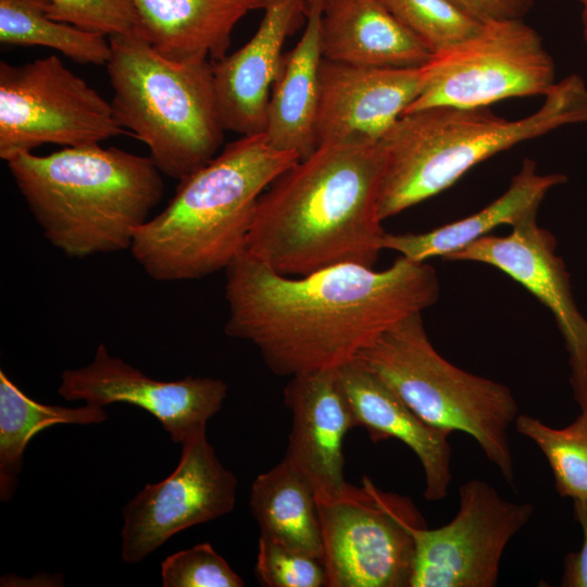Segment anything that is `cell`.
Returning a JSON list of instances; mask_svg holds the SVG:
<instances>
[{
    "mask_svg": "<svg viewBox=\"0 0 587 587\" xmlns=\"http://www.w3.org/2000/svg\"><path fill=\"white\" fill-rule=\"evenodd\" d=\"M225 333L251 342L265 365L295 377L337 370L439 297L436 271L402 255L383 271L342 263L287 276L242 252L226 268Z\"/></svg>",
    "mask_w": 587,
    "mask_h": 587,
    "instance_id": "6da1fadb",
    "label": "cell"
},
{
    "mask_svg": "<svg viewBox=\"0 0 587 587\" xmlns=\"http://www.w3.org/2000/svg\"><path fill=\"white\" fill-rule=\"evenodd\" d=\"M385 166L380 141L320 145L260 196L245 252L287 276L342 263L373 267L386 233Z\"/></svg>",
    "mask_w": 587,
    "mask_h": 587,
    "instance_id": "7a4b0ae2",
    "label": "cell"
},
{
    "mask_svg": "<svg viewBox=\"0 0 587 587\" xmlns=\"http://www.w3.org/2000/svg\"><path fill=\"white\" fill-rule=\"evenodd\" d=\"M298 161L272 147L264 133L229 142L180 179L168 204L137 229L134 259L159 282L226 270L246 249L260 196Z\"/></svg>",
    "mask_w": 587,
    "mask_h": 587,
    "instance_id": "3957f363",
    "label": "cell"
},
{
    "mask_svg": "<svg viewBox=\"0 0 587 587\" xmlns=\"http://www.w3.org/2000/svg\"><path fill=\"white\" fill-rule=\"evenodd\" d=\"M7 164L45 237L72 258L130 249L164 192L149 157L100 143L23 153Z\"/></svg>",
    "mask_w": 587,
    "mask_h": 587,
    "instance_id": "277c9868",
    "label": "cell"
},
{
    "mask_svg": "<svg viewBox=\"0 0 587 587\" xmlns=\"http://www.w3.org/2000/svg\"><path fill=\"white\" fill-rule=\"evenodd\" d=\"M587 122V86L571 74L534 113L507 120L488 107L436 105L404 113L380 142L386 152L382 221L451 187L476 164L559 127Z\"/></svg>",
    "mask_w": 587,
    "mask_h": 587,
    "instance_id": "5b68a950",
    "label": "cell"
},
{
    "mask_svg": "<svg viewBox=\"0 0 587 587\" xmlns=\"http://www.w3.org/2000/svg\"><path fill=\"white\" fill-rule=\"evenodd\" d=\"M104 65L121 126L142 141L161 173L183 179L212 160L224 127L212 62H176L159 53L137 30L109 37Z\"/></svg>",
    "mask_w": 587,
    "mask_h": 587,
    "instance_id": "8992f818",
    "label": "cell"
},
{
    "mask_svg": "<svg viewBox=\"0 0 587 587\" xmlns=\"http://www.w3.org/2000/svg\"><path fill=\"white\" fill-rule=\"evenodd\" d=\"M355 359L429 425L449 435L460 430L472 436L504 480L513 484L508 432L517 403L511 389L446 360L432 345L422 313L386 330Z\"/></svg>",
    "mask_w": 587,
    "mask_h": 587,
    "instance_id": "52a82bcc",
    "label": "cell"
},
{
    "mask_svg": "<svg viewBox=\"0 0 587 587\" xmlns=\"http://www.w3.org/2000/svg\"><path fill=\"white\" fill-rule=\"evenodd\" d=\"M315 499L327 587H410L412 529L426 525L410 498L364 476L361 486Z\"/></svg>",
    "mask_w": 587,
    "mask_h": 587,
    "instance_id": "ba28073f",
    "label": "cell"
},
{
    "mask_svg": "<svg viewBox=\"0 0 587 587\" xmlns=\"http://www.w3.org/2000/svg\"><path fill=\"white\" fill-rule=\"evenodd\" d=\"M125 134L111 103L57 55L0 62V158L5 162L48 143L96 145Z\"/></svg>",
    "mask_w": 587,
    "mask_h": 587,
    "instance_id": "9c48e42d",
    "label": "cell"
},
{
    "mask_svg": "<svg viewBox=\"0 0 587 587\" xmlns=\"http://www.w3.org/2000/svg\"><path fill=\"white\" fill-rule=\"evenodd\" d=\"M422 70V91L405 113L546 96L557 84L540 35L522 18L483 23L475 35L433 54Z\"/></svg>",
    "mask_w": 587,
    "mask_h": 587,
    "instance_id": "30bf717a",
    "label": "cell"
},
{
    "mask_svg": "<svg viewBox=\"0 0 587 587\" xmlns=\"http://www.w3.org/2000/svg\"><path fill=\"white\" fill-rule=\"evenodd\" d=\"M534 505L512 502L487 482L459 487V510L441 527L412 529L410 587H494L510 540L528 523Z\"/></svg>",
    "mask_w": 587,
    "mask_h": 587,
    "instance_id": "8fae6325",
    "label": "cell"
},
{
    "mask_svg": "<svg viewBox=\"0 0 587 587\" xmlns=\"http://www.w3.org/2000/svg\"><path fill=\"white\" fill-rule=\"evenodd\" d=\"M237 478L202 429L182 445L173 473L147 484L123 508L121 558L139 563L171 537L233 511Z\"/></svg>",
    "mask_w": 587,
    "mask_h": 587,
    "instance_id": "7c38bea8",
    "label": "cell"
},
{
    "mask_svg": "<svg viewBox=\"0 0 587 587\" xmlns=\"http://www.w3.org/2000/svg\"><path fill=\"white\" fill-rule=\"evenodd\" d=\"M445 260L490 265L526 288L551 312L569 353L574 400L580 410L586 409L587 319L574 299L570 274L557 253V239L537 223V213L514 225L510 234L486 235Z\"/></svg>",
    "mask_w": 587,
    "mask_h": 587,
    "instance_id": "4fadbf2b",
    "label": "cell"
},
{
    "mask_svg": "<svg viewBox=\"0 0 587 587\" xmlns=\"http://www.w3.org/2000/svg\"><path fill=\"white\" fill-rule=\"evenodd\" d=\"M58 394L65 400L105 407L128 403L152 414L175 444L183 445L202 429L223 405L227 385L222 379L187 376L163 382L150 378L100 344L87 365L65 370Z\"/></svg>",
    "mask_w": 587,
    "mask_h": 587,
    "instance_id": "5bb4252c",
    "label": "cell"
},
{
    "mask_svg": "<svg viewBox=\"0 0 587 587\" xmlns=\"http://www.w3.org/2000/svg\"><path fill=\"white\" fill-rule=\"evenodd\" d=\"M420 67L360 66L323 59L317 143L378 142L417 99Z\"/></svg>",
    "mask_w": 587,
    "mask_h": 587,
    "instance_id": "9a60e30c",
    "label": "cell"
},
{
    "mask_svg": "<svg viewBox=\"0 0 587 587\" xmlns=\"http://www.w3.org/2000/svg\"><path fill=\"white\" fill-rule=\"evenodd\" d=\"M264 11L257 32L241 48L212 62L223 127L241 136L265 130L284 45L307 18V0H274Z\"/></svg>",
    "mask_w": 587,
    "mask_h": 587,
    "instance_id": "2e32d148",
    "label": "cell"
},
{
    "mask_svg": "<svg viewBox=\"0 0 587 587\" xmlns=\"http://www.w3.org/2000/svg\"><path fill=\"white\" fill-rule=\"evenodd\" d=\"M284 403L291 413L284 459L309 482L315 496L341 490L348 484L342 444L354 426L336 370L291 377Z\"/></svg>",
    "mask_w": 587,
    "mask_h": 587,
    "instance_id": "e0dca14e",
    "label": "cell"
},
{
    "mask_svg": "<svg viewBox=\"0 0 587 587\" xmlns=\"http://www.w3.org/2000/svg\"><path fill=\"white\" fill-rule=\"evenodd\" d=\"M336 374L350 404L353 426L364 427L373 442L395 438L408 446L424 471V498L444 499L452 480L449 434L423 421L357 359L337 369Z\"/></svg>",
    "mask_w": 587,
    "mask_h": 587,
    "instance_id": "ac0fdd59",
    "label": "cell"
},
{
    "mask_svg": "<svg viewBox=\"0 0 587 587\" xmlns=\"http://www.w3.org/2000/svg\"><path fill=\"white\" fill-rule=\"evenodd\" d=\"M323 59L360 66L420 67L433 53L383 0H323Z\"/></svg>",
    "mask_w": 587,
    "mask_h": 587,
    "instance_id": "d6986e66",
    "label": "cell"
},
{
    "mask_svg": "<svg viewBox=\"0 0 587 587\" xmlns=\"http://www.w3.org/2000/svg\"><path fill=\"white\" fill-rule=\"evenodd\" d=\"M137 33L176 62L217 61L227 54L237 23L274 0H132Z\"/></svg>",
    "mask_w": 587,
    "mask_h": 587,
    "instance_id": "ffe728a7",
    "label": "cell"
},
{
    "mask_svg": "<svg viewBox=\"0 0 587 587\" xmlns=\"http://www.w3.org/2000/svg\"><path fill=\"white\" fill-rule=\"evenodd\" d=\"M323 0H307V24L292 50L284 54L273 86L264 135L277 150L299 160L319 147L316 116L320 92L321 14Z\"/></svg>",
    "mask_w": 587,
    "mask_h": 587,
    "instance_id": "44dd1931",
    "label": "cell"
},
{
    "mask_svg": "<svg viewBox=\"0 0 587 587\" xmlns=\"http://www.w3.org/2000/svg\"><path fill=\"white\" fill-rule=\"evenodd\" d=\"M536 163L525 159L507 190L496 200L466 217L423 233H385L383 250H392L414 262L440 257L445 260L502 225L513 227L538 212L553 188L566 182L560 173L539 174Z\"/></svg>",
    "mask_w": 587,
    "mask_h": 587,
    "instance_id": "7402d4cb",
    "label": "cell"
},
{
    "mask_svg": "<svg viewBox=\"0 0 587 587\" xmlns=\"http://www.w3.org/2000/svg\"><path fill=\"white\" fill-rule=\"evenodd\" d=\"M249 507L260 536L323 560L315 492L285 459L255 477Z\"/></svg>",
    "mask_w": 587,
    "mask_h": 587,
    "instance_id": "603a6c76",
    "label": "cell"
},
{
    "mask_svg": "<svg viewBox=\"0 0 587 587\" xmlns=\"http://www.w3.org/2000/svg\"><path fill=\"white\" fill-rule=\"evenodd\" d=\"M108 419L103 407L79 408L43 404L28 397L0 370V499L13 498L23 469L25 449L45 428L58 424H100Z\"/></svg>",
    "mask_w": 587,
    "mask_h": 587,
    "instance_id": "cb8c5ba5",
    "label": "cell"
},
{
    "mask_svg": "<svg viewBox=\"0 0 587 587\" xmlns=\"http://www.w3.org/2000/svg\"><path fill=\"white\" fill-rule=\"evenodd\" d=\"M48 0H0V42L54 49L80 64L105 65L110 58L107 36L51 20Z\"/></svg>",
    "mask_w": 587,
    "mask_h": 587,
    "instance_id": "d4e9b609",
    "label": "cell"
},
{
    "mask_svg": "<svg viewBox=\"0 0 587 587\" xmlns=\"http://www.w3.org/2000/svg\"><path fill=\"white\" fill-rule=\"evenodd\" d=\"M516 430L534 441L546 457L561 497L587 501V408L563 428H553L540 420L521 414Z\"/></svg>",
    "mask_w": 587,
    "mask_h": 587,
    "instance_id": "484cf974",
    "label": "cell"
},
{
    "mask_svg": "<svg viewBox=\"0 0 587 587\" xmlns=\"http://www.w3.org/2000/svg\"><path fill=\"white\" fill-rule=\"evenodd\" d=\"M435 54L475 35L483 23L450 0H383Z\"/></svg>",
    "mask_w": 587,
    "mask_h": 587,
    "instance_id": "4316f807",
    "label": "cell"
},
{
    "mask_svg": "<svg viewBox=\"0 0 587 587\" xmlns=\"http://www.w3.org/2000/svg\"><path fill=\"white\" fill-rule=\"evenodd\" d=\"M164 587H242V578L209 544L166 557L161 563Z\"/></svg>",
    "mask_w": 587,
    "mask_h": 587,
    "instance_id": "83f0119b",
    "label": "cell"
},
{
    "mask_svg": "<svg viewBox=\"0 0 587 587\" xmlns=\"http://www.w3.org/2000/svg\"><path fill=\"white\" fill-rule=\"evenodd\" d=\"M255 576L266 587H322L326 573L321 560L260 536Z\"/></svg>",
    "mask_w": 587,
    "mask_h": 587,
    "instance_id": "f1b7e54d",
    "label": "cell"
},
{
    "mask_svg": "<svg viewBox=\"0 0 587 587\" xmlns=\"http://www.w3.org/2000/svg\"><path fill=\"white\" fill-rule=\"evenodd\" d=\"M53 21L104 36L135 30L138 15L132 0H48Z\"/></svg>",
    "mask_w": 587,
    "mask_h": 587,
    "instance_id": "f546056e",
    "label": "cell"
},
{
    "mask_svg": "<svg viewBox=\"0 0 587 587\" xmlns=\"http://www.w3.org/2000/svg\"><path fill=\"white\" fill-rule=\"evenodd\" d=\"M466 14L480 23L522 18L534 0H450Z\"/></svg>",
    "mask_w": 587,
    "mask_h": 587,
    "instance_id": "4dcf8cb0",
    "label": "cell"
},
{
    "mask_svg": "<svg viewBox=\"0 0 587 587\" xmlns=\"http://www.w3.org/2000/svg\"><path fill=\"white\" fill-rule=\"evenodd\" d=\"M574 513L583 532L582 548L564 559L561 586L587 587V501L575 500Z\"/></svg>",
    "mask_w": 587,
    "mask_h": 587,
    "instance_id": "1f68e13d",
    "label": "cell"
},
{
    "mask_svg": "<svg viewBox=\"0 0 587 587\" xmlns=\"http://www.w3.org/2000/svg\"><path fill=\"white\" fill-rule=\"evenodd\" d=\"M583 3V12H582V21H583V34L584 38L587 41V0H582Z\"/></svg>",
    "mask_w": 587,
    "mask_h": 587,
    "instance_id": "d6a6232c",
    "label": "cell"
},
{
    "mask_svg": "<svg viewBox=\"0 0 587 587\" xmlns=\"http://www.w3.org/2000/svg\"><path fill=\"white\" fill-rule=\"evenodd\" d=\"M578 1H582V0H578Z\"/></svg>",
    "mask_w": 587,
    "mask_h": 587,
    "instance_id": "836d02e7",
    "label": "cell"
}]
</instances>
